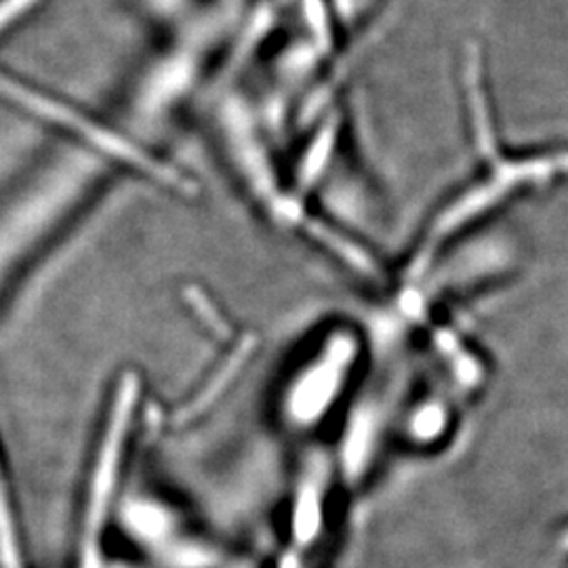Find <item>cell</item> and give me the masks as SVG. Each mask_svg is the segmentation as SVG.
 <instances>
[{"label":"cell","instance_id":"cell-1","mask_svg":"<svg viewBox=\"0 0 568 568\" xmlns=\"http://www.w3.org/2000/svg\"><path fill=\"white\" fill-rule=\"evenodd\" d=\"M112 169L122 171L100 152L60 156L30 171L0 203V300L100 203Z\"/></svg>","mask_w":568,"mask_h":568},{"label":"cell","instance_id":"cell-2","mask_svg":"<svg viewBox=\"0 0 568 568\" xmlns=\"http://www.w3.org/2000/svg\"><path fill=\"white\" fill-rule=\"evenodd\" d=\"M142 377L124 371L105 396L82 485L79 568H102L105 528L114 520L142 422Z\"/></svg>","mask_w":568,"mask_h":568},{"label":"cell","instance_id":"cell-3","mask_svg":"<svg viewBox=\"0 0 568 568\" xmlns=\"http://www.w3.org/2000/svg\"><path fill=\"white\" fill-rule=\"evenodd\" d=\"M358 339L345 326H328L295 349L272 396V422L291 443H312L344 400Z\"/></svg>","mask_w":568,"mask_h":568},{"label":"cell","instance_id":"cell-4","mask_svg":"<svg viewBox=\"0 0 568 568\" xmlns=\"http://www.w3.org/2000/svg\"><path fill=\"white\" fill-rule=\"evenodd\" d=\"M30 2H32V0H2V2H0V28H2L7 21L13 20Z\"/></svg>","mask_w":568,"mask_h":568}]
</instances>
